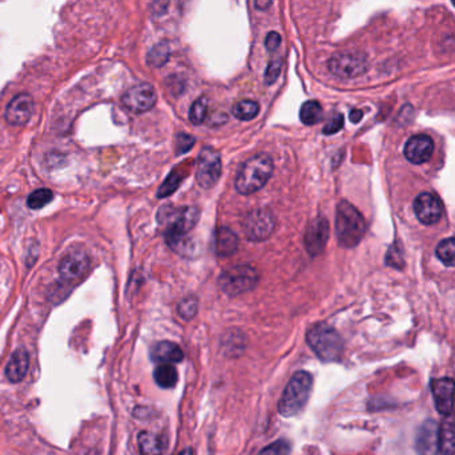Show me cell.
<instances>
[{"label":"cell","mask_w":455,"mask_h":455,"mask_svg":"<svg viewBox=\"0 0 455 455\" xmlns=\"http://www.w3.org/2000/svg\"><path fill=\"white\" fill-rule=\"evenodd\" d=\"M273 173V160L260 154L250 157L240 168L236 177V189L241 195H252L260 191Z\"/></svg>","instance_id":"obj_2"},{"label":"cell","mask_w":455,"mask_h":455,"mask_svg":"<svg viewBox=\"0 0 455 455\" xmlns=\"http://www.w3.org/2000/svg\"><path fill=\"white\" fill-rule=\"evenodd\" d=\"M433 152H434V144L428 135H416L410 137L405 145V151H403L406 158L416 165L429 161L433 156Z\"/></svg>","instance_id":"obj_15"},{"label":"cell","mask_w":455,"mask_h":455,"mask_svg":"<svg viewBox=\"0 0 455 455\" xmlns=\"http://www.w3.org/2000/svg\"><path fill=\"white\" fill-rule=\"evenodd\" d=\"M342 127H344V116L341 114H337V115L329 118V121L326 123L325 127H324V133L325 135L337 133L339 130H342Z\"/></svg>","instance_id":"obj_34"},{"label":"cell","mask_w":455,"mask_h":455,"mask_svg":"<svg viewBox=\"0 0 455 455\" xmlns=\"http://www.w3.org/2000/svg\"><path fill=\"white\" fill-rule=\"evenodd\" d=\"M366 222L362 215L348 201H341L336 213V233L342 247H357L364 238Z\"/></svg>","instance_id":"obj_3"},{"label":"cell","mask_w":455,"mask_h":455,"mask_svg":"<svg viewBox=\"0 0 455 455\" xmlns=\"http://www.w3.org/2000/svg\"><path fill=\"white\" fill-rule=\"evenodd\" d=\"M440 451L443 455H455V422L453 418L444 419L438 428Z\"/></svg>","instance_id":"obj_22"},{"label":"cell","mask_w":455,"mask_h":455,"mask_svg":"<svg viewBox=\"0 0 455 455\" xmlns=\"http://www.w3.org/2000/svg\"><path fill=\"white\" fill-rule=\"evenodd\" d=\"M222 163L220 154L210 148H203L198 160H197V170H196V179L200 184V186L209 189L216 185V182L220 180L222 176Z\"/></svg>","instance_id":"obj_8"},{"label":"cell","mask_w":455,"mask_h":455,"mask_svg":"<svg viewBox=\"0 0 455 455\" xmlns=\"http://www.w3.org/2000/svg\"><path fill=\"white\" fill-rule=\"evenodd\" d=\"M260 105L253 100H241L233 107V115L238 120L249 121L259 115Z\"/></svg>","instance_id":"obj_25"},{"label":"cell","mask_w":455,"mask_h":455,"mask_svg":"<svg viewBox=\"0 0 455 455\" xmlns=\"http://www.w3.org/2000/svg\"><path fill=\"white\" fill-rule=\"evenodd\" d=\"M416 453L419 455H437L440 451L438 426L434 421H426L418 430L416 441Z\"/></svg>","instance_id":"obj_16"},{"label":"cell","mask_w":455,"mask_h":455,"mask_svg":"<svg viewBox=\"0 0 455 455\" xmlns=\"http://www.w3.org/2000/svg\"><path fill=\"white\" fill-rule=\"evenodd\" d=\"M170 55L168 44H165V43L157 44L151 50V53H148V57H147L148 64L152 65V67H163L168 62Z\"/></svg>","instance_id":"obj_27"},{"label":"cell","mask_w":455,"mask_h":455,"mask_svg":"<svg viewBox=\"0 0 455 455\" xmlns=\"http://www.w3.org/2000/svg\"><path fill=\"white\" fill-rule=\"evenodd\" d=\"M431 393L440 414L451 416L454 412L455 382L451 378H440L431 382Z\"/></svg>","instance_id":"obj_11"},{"label":"cell","mask_w":455,"mask_h":455,"mask_svg":"<svg viewBox=\"0 0 455 455\" xmlns=\"http://www.w3.org/2000/svg\"><path fill=\"white\" fill-rule=\"evenodd\" d=\"M416 219L425 225H434L442 219L443 207L441 200L433 193H421L414 200Z\"/></svg>","instance_id":"obj_12"},{"label":"cell","mask_w":455,"mask_h":455,"mask_svg":"<svg viewBox=\"0 0 455 455\" xmlns=\"http://www.w3.org/2000/svg\"><path fill=\"white\" fill-rule=\"evenodd\" d=\"M281 44V36L277 34V32H271L268 34L266 39H265V47L269 53H273L276 51Z\"/></svg>","instance_id":"obj_36"},{"label":"cell","mask_w":455,"mask_h":455,"mask_svg":"<svg viewBox=\"0 0 455 455\" xmlns=\"http://www.w3.org/2000/svg\"><path fill=\"white\" fill-rule=\"evenodd\" d=\"M437 257L442 261L446 266H455V238H446L438 244L435 249Z\"/></svg>","instance_id":"obj_26"},{"label":"cell","mask_w":455,"mask_h":455,"mask_svg":"<svg viewBox=\"0 0 455 455\" xmlns=\"http://www.w3.org/2000/svg\"><path fill=\"white\" fill-rule=\"evenodd\" d=\"M329 222L320 216L311 222L305 233V247L311 256H318L325 250L329 240Z\"/></svg>","instance_id":"obj_13"},{"label":"cell","mask_w":455,"mask_h":455,"mask_svg":"<svg viewBox=\"0 0 455 455\" xmlns=\"http://www.w3.org/2000/svg\"><path fill=\"white\" fill-rule=\"evenodd\" d=\"M451 1H453V4L455 6V0H451Z\"/></svg>","instance_id":"obj_41"},{"label":"cell","mask_w":455,"mask_h":455,"mask_svg":"<svg viewBox=\"0 0 455 455\" xmlns=\"http://www.w3.org/2000/svg\"><path fill=\"white\" fill-rule=\"evenodd\" d=\"M168 3H170V0H154V4H152L154 13H156V15L165 13L167 7H168Z\"/></svg>","instance_id":"obj_37"},{"label":"cell","mask_w":455,"mask_h":455,"mask_svg":"<svg viewBox=\"0 0 455 455\" xmlns=\"http://www.w3.org/2000/svg\"><path fill=\"white\" fill-rule=\"evenodd\" d=\"M154 376H155L157 385L164 389L175 388L177 383V379H179L176 367L170 364L158 365Z\"/></svg>","instance_id":"obj_23"},{"label":"cell","mask_w":455,"mask_h":455,"mask_svg":"<svg viewBox=\"0 0 455 455\" xmlns=\"http://www.w3.org/2000/svg\"><path fill=\"white\" fill-rule=\"evenodd\" d=\"M28 366H29L28 353L25 349H18L11 355L8 364L6 366V377L13 383L22 382L27 376Z\"/></svg>","instance_id":"obj_19"},{"label":"cell","mask_w":455,"mask_h":455,"mask_svg":"<svg viewBox=\"0 0 455 455\" xmlns=\"http://www.w3.org/2000/svg\"><path fill=\"white\" fill-rule=\"evenodd\" d=\"M238 238L233 231L222 226L216 232V253L220 257H229L237 252Z\"/></svg>","instance_id":"obj_21"},{"label":"cell","mask_w":455,"mask_h":455,"mask_svg":"<svg viewBox=\"0 0 455 455\" xmlns=\"http://www.w3.org/2000/svg\"><path fill=\"white\" fill-rule=\"evenodd\" d=\"M313 378L308 372H297L286 385L278 402V412L283 416H294L305 407L311 398Z\"/></svg>","instance_id":"obj_4"},{"label":"cell","mask_w":455,"mask_h":455,"mask_svg":"<svg viewBox=\"0 0 455 455\" xmlns=\"http://www.w3.org/2000/svg\"><path fill=\"white\" fill-rule=\"evenodd\" d=\"M53 193L50 189H38L27 198V204L31 209H41L53 201Z\"/></svg>","instance_id":"obj_28"},{"label":"cell","mask_w":455,"mask_h":455,"mask_svg":"<svg viewBox=\"0 0 455 455\" xmlns=\"http://www.w3.org/2000/svg\"><path fill=\"white\" fill-rule=\"evenodd\" d=\"M362 116H364V114L360 109H353L351 112V120L353 123H358Z\"/></svg>","instance_id":"obj_39"},{"label":"cell","mask_w":455,"mask_h":455,"mask_svg":"<svg viewBox=\"0 0 455 455\" xmlns=\"http://www.w3.org/2000/svg\"><path fill=\"white\" fill-rule=\"evenodd\" d=\"M180 182H182V176L176 170H173L170 176L167 177V180L163 182V185L160 186V189L157 192L158 198H164V197L172 195L179 188Z\"/></svg>","instance_id":"obj_30"},{"label":"cell","mask_w":455,"mask_h":455,"mask_svg":"<svg viewBox=\"0 0 455 455\" xmlns=\"http://www.w3.org/2000/svg\"><path fill=\"white\" fill-rule=\"evenodd\" d=\"M322 115H324L322 107L318 102L314 100L304 103L299 111V118L305 125H313L320 123L322 120Z\"/></svg>","instance_id":"obj_24"},{"label":"cell","mask_w":455,"mask_h":455,"mask_svg":"<svg viewBox=\"0 0 455 455\" xmlns=\"http://www.w3.org/2000/svg\"><path fill=\"white\" fill-rule=\"evenodd\" d=\"M207 112H208V100L205 97L197 99L191 107V111H189L191 123L195 124V125L203 124L205 117H207Z\"/></svg>","instance_id":"obj_29"},{"label":"cell","mask_w":455,"mask_h":455,"mask_svg":"<svg viewBox=\"0 0 455 455\" xmlns=\"http://www.w3.org/2000/svg\"><path fill=\"white\" fill-rule=\"evenodd\" d=\"M276 222L273 215L268 209H253L244 219L243 229L247 240L260 243L268 240L273 233Z\"/></svg>","instance_id":"obj_9"},{"label":"cell","mask_w":455,"mask_h":455,"mask_svg":"<svg viewBox=\"0 0 455 455\" xmlns=\"http://www.w3.org/2000/svg\"><path fill=\"white\" fill-rule=\"evenodd\" d=\"M272 4V0H254V6L257 10H261V11H265L271 7Z\"/></svg>","instance_id":"obj_38"},{"label":"cell","mask_w":455,"mask_h":455,"mask_svg":"<svg viewBox=\"0 0 455 455\" xmlns=\"http://www.w3.org/2000/svg\"><path fill=\"white\" fill-rule=\"evenodd\" d=\"M327 67L337 78L354 79L364 75L369 68V63L365 53H341L330 57Z\"/></svg>","instance_id":"obj_7"},{"label":"cell","mask_w":455,"mask_h":455,"mask_svg":"<svg viewBox=\"0 0 455 455\" xmlns=\"http://www.w3.org/2000/svg\"><path fill=\"white\" fill-rule=\"evenodd\" d=\"M281 60L280 59H276V60H272L268 68H266V72H265V83L266 84H273L274 81L277 80V78L280 76V72H281Z\"/></svg>","instance_id":"obj_33"},{"label":"cell","mask_w":455,"mask_h":455,"mask_svg":"<svg viewBox=\"0 0 455 455\" xmlns=\"http://www.w3.org/2000/svg\"><path fill=\"white\" fill-rule=\"evenodd\" d=\"M32 111H34V100H32L31 95L20 93V95L15 96L11 100V103L7 107L6 118L11 125L19 127V125L26 124L27 121L29 120V117L32 115Z\"/></svg>","instance_id":"obj_17"},{"label":"cell","mask_w":455,"mask_h":455,"mask_svg":"<svg viewBox=\"0 0 455 455\" xmlns=\"http://www.w3.org/2000/svg\"><path fill=\"white\" fill-rule=\"evenodd\" d=\"M195 144V139L186 133H180L177 136V144H176V148H177V155H182L185 152H188Z\"/></svg>","instance_id":"obj_35"},{"label":"cell","mask_w":455,"mask_h":455,"mask_svg":"<svg viewBox=\"0 0 455 455\" xmlns=\"http://www.w3.org/2000/svg\"><path fill=\"white\" fill-rule=\"evenodd\" d=\"M157 95L151 84H137L123 95V104L135 114H143L156 104Z\"/></svg>","instance_id":"obj_10"},{"label":"cell","mask_w":455,"mask_h":455,"mask_svg":"<svg viewBox=\"0 0 455 455\" xmlns=\"http://www.w3.org/2000/svg\"><path fill=\"white\" fill-rule=\"evenodd\" d=\"M177 455H193V450L192 449H186V450H182Z\"/></svg>","instance_id":"obj_40"},{"label":"cell","mask_w":455,"mask_h":455,"mask_svg":"<svg viewBox=\"0 0 455 455\" xmlns=\"http://www.w3.org/2000/svg\"><path fill=\"white\" fill-rule=\"evenodd\" d=\"M197 308H198L197 299L195 297H186L179 304V314L184 320H191L195 317Z\"/></svg>","instance_id":"obj_32"},{"label":"cell","mask_w":455,"mask_h":455,"mask_svg":"<svg viewBox=\"0 0 455 455\" xmlns=\"http://www.w3.org/2000/svg\"><path fill=\"white\" fill-rule=\"evenodd\" d=\"M290 454V443L285 440H278L271 443L265 449H262L257 455H289Z\"/></svg>","instance_id":"obj_31"},{"label":"cell","mask_w":455,"mask_h":455,"mask_svg":"<svg viewBox=\"0 0 455 455\" xmlns=\"http://www.w3.org/2000/svg\"><path fill=\"white\" fill-rule=\"evenodd\" d=\"M157 217L158 222L165 228V240L168 245L176 247L185 241L186 234L198 222L200 210L196 207H164Z\"/></svg>","instance_id":"obj_1"},{"label":"cell","mask_w":455,"mask_h":455,"mask_svg":"<svg viewBox=\"0 0 455 455\" xmlns=\"http://www.w3.org/2000/svg\"><path fill=\"white\" fill-rule=\"evenodd\" d=\"M137 442L142 455H164L168 449L167 437L152 431H142L137 437Z\"/></svg>","instance_id":"obj_18"},{"label":"cell","mask_w":455,"mask_h":455,"mask_svg":"<svg viewBox=\"0 0 455 455\" xmlns=\"http://www.w3.org/2000/svg\"><path fill=\"white\" fill-rule=\"evenodd\" d=\"M306 341L315 355L325 362L339 361L344 353V341L339 332L327 324H317L311 327Z\"/></svg>","instance_id":"obj_5"},{"label":"cell","mask_w":455,"mask_h":455,"mask_svg":"<svg viewBox=\"0 0 455 455\" xmlns=\"http://www.w3.org/2000/svg\"><path fill=\"white\" fill-rule=\"evenodd\" d=\"M259 283V273L249 265H238L225 271L219 278L222 292L231 297L254 289Z\"/></svg>","instance_id":"obj_6"},{"label":"cell","mask_w":455,"mask_h":455,"mask_svg":"<svg viewBox=\"0 0 455 455\" xmlns=\"http://www.w3.org/2000/svg\"><path fill=\"white\" fill-rule=\"evenodd\" d=\"M184 358L182 348L170 341H163L156 344L152 351V360L160 364H175L182 362Z\"/></svg>","instance_id":"obj_20"},{"label":"cell","mask_w":455,"mask_h":455,"mask_svg":"<svg viewBox=\"0 0 455 455\" xmlns=\"http://www.w3.org/2000/svg\"><path fill=\"white\" fill-rule=\"evenodd\" d=\"M90 268V259L81 250H74L68 253L59 264V274L67 281H78Z\"/></svg>","instance_id":"obj_14"}]
</instances>
